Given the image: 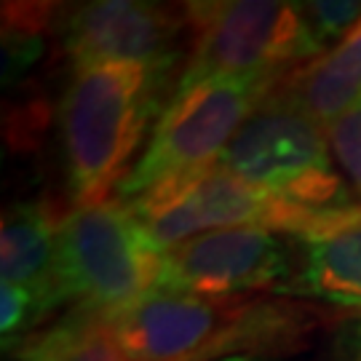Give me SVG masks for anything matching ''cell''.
Segmentation results:
<instances>
[{"mask_svg": "<svg viewBox=\"0 0 361 361\" xmlns=\"http://www.w3.org/2000/svg\"><path fill=\"white\" fill-rule=\"evenodd\" d=\"M13 350L19 361H131L107 322L80 310L54 324L49 332H35Z\"/></svg>", "mask_w": 361, "mask_h": 361, "instance_id": "cell-13", "label": "cell"}, {"mask_svg": "<svg viewBox=\"0 0 361 361\" xmlns=\"http://www.w3.org/2000/svg\"><path fill=\"white\" fill-rule=\"evenodd\" d=\"M326 140L340 174L361 195V99L326 126Z\"/></svg>", "mask_w": 361, "mask_h": 361, "instance_id": "cell-16", "label": "cell"}, {"mask_svg": "<svg viewBox=\"0 0 361 361\" xmlns=\"http://www.w3.org/2000/svg\"><path fill=\"white\" fill-rule=\"evenodd\" d=\"M273 94L324 129L332 126L361 99V25L335 49L292 73Z\"/></svg>", "mask_w": 361, "mask_h": 361, "instance_id": "cell-12", "label": "cell"}, {"mask_svg": "<svg viewBox=\"0 0 361 361\" xmlns=\"http://www.w3.org/2000/svg\"><path fill=\"white\" fill-rule=\"evenodd\" d=\"M169 70L137 62L75 67L59 104V129L70 195L104 201L134 169L150 121H158Z\"/></svg>", "mask_w": 361, "mask_h": 361, "instance_id": "cell-2", "label": "cell"}, {"mask_svg": "<svg viewBox=\"0 0 361 361\" xmlns=\"http://www.w3.org/2000/svg\"><path fill=\"white\" fill-rule=\"evenodd\" d=\"M286 279L289 255L279 233L228 228L164 252L155 289L233 300L244 292L281 286Z\"/></svg>", "mask_w": 361, "mask_h": 361, "instance_id": "cell-8", "label": "cell"}, {"mask_svg": "<svg viewBox=\"0 0 361 361\" xmlns=\"http://www.w3.org/2000/svg\"><path fill=\"white\" fill-rule=\"evenodd\" d=\"M51 310L40 302L38 297L19 289V286L0 284V332L3 348H19L25 340L35 335L38 326Z\"/></svg>", "mask_w": 361, "mask_h": 361, "instance_id": "cell-15", "label": "cell"}, {"mask_svg": "<svg viewBox=\"0 0 361 361\" xmlns=\"http://www.w3.org/2000/svg\"><path fill=\"white\" fill-rule=\"evenodd\" d=\"M59 222L46 204L27 201L6 209L0 225V284L25 289L49 310L65 302L56 279Z\"/></svg>", "mask_w": 361, "mask_h": 361, "instance_id": "cell-10", "label": "cell"}, {"mask_svg": "<svg viewBox=\"0 0 361 361\" xmlns=\"http://www.w3.org/2000/svg\"><path fill=\"white\" fill-rule=\"evenodd\" d=\"M161 252L121 198L80 204L59 222L56 279L65 302L110 319L158 284Z\"/></svg>", "mask_w": 361, "mask_h": 361, "instance_id": "cell-3", "label": "cell"}, {"mask_svg": "<svg viewBox=\"0 0 361 361\" xmlns=\"http://www.w3.org/2000/svg\"><path fill=\"white\" fill-rule=\"evenodd\" d=\"M131 361H217L292 348L313 329V310L153 289L104 319Z\"/></svg>", "mask_w": 361, "mask_h": 361, "instance_id": "cell-1", "label": "cell"}, {"mask_svg": "<svg viewBox=\"0 0 361 361\" xmlns=\"http://www.w3.org/2000/svg\"><path fill=\"white\" fill-rule=\"evenodd\" d=\"M300 11L324 51L335 49L361 25V0H313L300 3Z\"/></svg>", "mask_w": 361, "mask_h": 361, "instance_id": "cell-14", "label": "cell"}, {"mask_svg": "<svg viewBox=\"0 0 361 361\" xmlns=\"http://www.w3.org/2000/svg\"><path fill=\"white\" fill-rule=\"evenodd\" d=\"M300 246L302 271L295 292L361 310V204L337 209L324 228L300 238Z\"/></svg>", "mask_w": 361, "mask_h": 361, "instance_id": "cell-11", "label": "cell"}, {"mask_svg": "<svg viewBox=\"0 0 361 361\" xmlns=\"http://www.w3.org/2000/svg\"><path fill=\"white\" fill-rule=\"evenodd\" d=\"M281 78H212L177 91L147 137L142 155L118 185L121 201L217 164L235 131L271 97Z\"/></svg>", "mask_w": 361, "mask_h": 361, "instance_id": "cell-6", "label": "cell"}, {"mask_svg": "<svg viewBox=\"0 0 361 361\" xmlns=\"http://www.w3.org/2000/svg\"><path fill=\"white\" fill-rule=\"evenodd\" d=\"M217 164L300 207L356 204L332 158L326 129L276 94L246 118Z\"/></svg>", "mask_w": 361, "mask_h": 361, "instance_id": "cell-7", "label": "cell"}, {"mask_svg": "<svg viewBox=\"0 0 361 361\" xmlns=\"http://www.w3.org/2000/svg\"><path fill=\"white\" fill-rule=\"evenodd\" d=\"M332 353L335 361H361V310L337 326Z\"/></svg>", "mask_w": 361, "mask_h": 361, "instance_id": "cell-17", "label": "cell"}, {"mask_svg": "<svg viewBox=\"0 0 361 361\" xmlns=\"http://www.w3.org/2000/svg\"><path fill=\"white\" fill-rule=\"evenodd\" d=\"M188 13L140 0H97L65 19V51L75 67L137 62L171 70Z\"/></svg>", "mask_w": 361, "mask_h": 361, "instance_id": "cell-9", "label": "cell"}, {"mask_svg": "<svg viewBox=\"0 0 361 361\" xmlns=\"http://www.w3.org/2000/svg\"><path fill=\"white\" fill-rule=\"evenodd\" d=\"M190 54L174 94L212 78H284L300 62H313L324 49L310 35L300 3L279 0H219L188 3Z\"/></svg>", "mask_w": 361, "mask_h": 361, "instance_id": "cell-5", "label": "cell"}, {"mask_svg": "<svg viewBox=\"0 0 361 361\" xmlns=\"http://www.w3.org/2000/svg\"><path fill=\"white\" fill-rule=\"evenodd\" d=\"M217 361H265L262 356H225V359H217Z\"/></svg>", "mask_w": 361, "mask_h": 361, "instance_id": "cell-18", "label": "cell"}, {"mask_svg": "<svg viewBox=\"0 0 361 361\" xmlns=\"http://www.w3.org/2000/svg\"><path fill=\"white\" fill-rule=\"evenodd\" d=\"M147 241L164 255L195 235L228 228L289 233L297 241L324 228L337 209H313L284 201L241 180L222 164L185 174L126 201Z\"/></svg>", "mask_w": 361, "mask_h": 361, "instance_id": "cell-4", "label": "cell"}]
</instances>
